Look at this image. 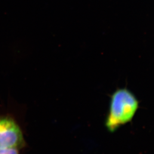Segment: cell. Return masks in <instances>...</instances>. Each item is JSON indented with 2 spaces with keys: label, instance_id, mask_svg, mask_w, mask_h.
Listing matches in <instances>:
<instances>
[{
  "label": "cell",
  "instance_id": "3",
  "mask_svg": "<svg viewBox=\"0 0 154 154\" xmlns=\"http://www.w3.org/2000/svg\"><path fill=\"white\" fill-rule=\"evenodd\" d=\"M0 154H19V151L14 148L0 149Z\"/></svg>",
  "mask_w": 154,
  "mask_h": 154
},
{
  "label": "cell",
  "instance_id": "2",
  "mask_svg": "<svg viewBox=\"0 0 154 154\" xmlns=\"http://www.w3.org/2000/svg\"><path fill=\"white\" fill-rule=\"evenodd\" d=\"M25 146L22 132L9 116H0V149H20Z\"/></svg>",
  "mask_w": 154,
  "mask_h": 154
},
{
  "label": "cell",
  "instance_id": "1",
  "mask_svg": "<svg viewBox=\"0 0 154 154\" xmlns=\"http://www.w3.org/2000/svg\"><path fill=\"white\" fill-rule=\"evenodd\" d=\"M139 103L135 96L126 89H119L112 96L106 127L114 132L132 121L138 110Z\"/></svg>",
  "mask_w": 154,
  "mask_h": 154
}]
</instances>
